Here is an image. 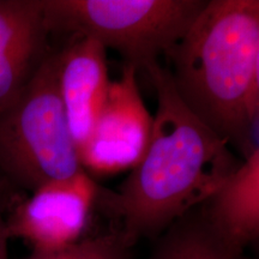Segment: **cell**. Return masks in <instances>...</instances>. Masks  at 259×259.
I'll list each match as a JSON object with an SVG mask.
<instances>
[{
  "label": "cell",
  "instance_id": "5bb4252c",
  "mask_svg": "<svg viewBox=\"0 0 259 259\" xmlns=\"http://www.w3.org/2000/svg\"><path fill=\"white\" fill-rule=\"evenodd\" d=\"M248 251L251 254V259H259V238L255 239L245 248V252Z\"/></svg>",
  "mask_w": 259,
  "mask_h": 259
},
{
  "label": "cell",
  "instance_id": "8fae6325",
  "mask_svg": "<svg viewBox=\"0 0 259 259\" xmlns=\"http://www.w3.org/2000/svg\"><path fill=\"white\" fill-rule=\"evenodd\" d=\"M131 246L111 226L56 252H31L23 259H132Z\"/></svg>",
  "mask_w": 259,
  "mask_h": 259
},
{
  "label": "cell",
  "instance_id": "ba28073f",
  "mask_svg": "<svg viewBox=\"0 0 259 259\" xmlns=\"http://www.w3.org/2000/svg\"><path fill=\"white\" fill-rule=\"evenodd\" d=\"M41 0H0V113L14 103L48 54Z\"/></svg>",
  "mask_w": 259,
  "mask_h": 259
},
{
  "label": "cell",
  "instance_id": "7a4b0ae2",
  "mask_svg": "<svg viewBox=\"0 0 259 259\" xmlns=\"http://www.w3.org/2000/svg\"><path fill=\"white\" fill-rule=\"evenodd\" d=\"M258 41L259 0H208L166 56L187 108L244 158L253 151Z\"/></svg>",
  "mask_w": 259,
  "mask_h": 259
},
{
  "label": "cell",
  "instance_id": "9c48e42d",
  "mask_svg": "<svg viewBox=\"0 0 259 259\" xmlns=\"http://www.w3.org/2000/svg\"><path fill=\"white\" fill-rule=\"evenodd\" d=\"M203 205L215 226L241 250L259 238V147Z\"/></svg>",
  "mask_w": 259,
  "mask_h": 259
},
{
  "label": "cell",
  "instance_id": "277c9868",
  "mask_svg": "<svg viewBox=\"0 0 259 259\" xmlns=\"http://www.w3.org/2000/svg\"><path fill=\"white\" fill-rule=\"evenodd\" d=\"M208 0H41L50 32L90 37L145 70L167 56Z\"/></svg>",
  "mask_w": 259,
  "mask_h": 259
},
{
  "label": "cell",
  "instance_id": "8992f818",
  "mask_svg": "<svg viewBox=\"0 0 259 259\" xmlns=\"http://www.w3.org/2000/svg\"><path fill=\"white\" fill-rule=\"evenodd\" d=\"M137 72L124 64L120 78L109 84L105 105L79 153L87 173L113 176L131 171L147 153L154 116L142 99Z\"/></svg>",
  "mask_w": 259,
  "mask_h": 259
},
{
  "label": "cell",
  "instance_id": "30bf717a",
  "mask_svg": "<svg viewBox=\"0 0 259 259\" xmlns=\"http://www.w3.org/2000/svg\"><path fill=\"white\" fill-rule=\"evenodd\" d=\"M147 259H245V251L229 240L197 206L154 240Z\"/></svg>",
  "mask_w": 259,
  "mask_h": 259
},
{
  "label": "cell",
  "instance_id": "3957f363",
  "mask_svg": "<svg viewBox=\"0 0 259 259\" xmlns=\"http://www.w3.org/2000/svg\"><path fill=\"white\" fill-rule=\"evenodd\" d=\"M85 171L58 85V52H48L23 92L0 113V177L34 192Z\"/></svg>",
  "mask_w": 259,
  "mask_h": 259
},
{
  "label": "cell",
  "instance_id": "6da1fadb",
  "mask_svg": "<svg viewBox=\"0 0 259 259\" xmlns=\"http://www.w3.org/2000/svg\"><path fill=\"white\" fill-rule=\"evenodd\" d=\"M157 96L144 157L116 191L100 187L96 205L125 241L155 240L174 222L212 198L241 161L233 149L187 108L167 67L145 69Z\"/></svg>",
  "mask_w": 259,
  "mask_h": 259
},
{
  "label": "cell",
  "instance_id": "52a82bcc",
  "mask_svg": "<svg viewBox=\"0 0 259 259\" xmlns=\"http://www.w3.org/2000/svg\"><path fill=\"white\" fill-rule=\"evenodd\" d=\"M106 48L90 37H72L58 52V85L78 154L92 135L108 93Z\"/></svg>",
  "mask_w": 259,
  "mask_h": 259
},
{
  "label": "cell",
  "instance_id": "5b68a950",
  "mask_svg": "<svg viewBox=\"0 0 259 259\" xmlns=\"http://www.w3.org/2000/svg\"><path fill=\"white\" fill-rule=\"evenodd\" d=\"M99 189L87 171L41 186L9 211V236L24 240L31 252H56L76 244L87 236Z\"/></svg>",
  "mask_w": 259,
  "mask_h": 259
},
{
  "label": "cell",
  "instance_id": "4fadbf2b",
  "mask_svg": "<svg viewBox=\"0 0 259 259\" xmlns=\"http://www.w3.org/2000/svg\"><path fill=\"white\" fill-rule=\"evenodd\" d=\"M254 109L255 119L259 118V41L257 47V56H255L254 67Z\"/></svg>",
  "mask_w": 259,
  "mask_h": 259
},
{
  "label": "cell",
  "instance_id": "7c38bea8",
  "mask_svg": "<svg viewBox=\"0 0 259 259\" xmlns=\"http://www.w3.org/2000/svg\"><path fill=\"white\" fill-rule=\"evenodd\" d=\"M19 191L0 177V259H9L8 241L10 236L6 228V218L14 204L18 200Z\"/></svg>",
  "mask_w": 259,
  "mask_h": 259
}]
</instances>
